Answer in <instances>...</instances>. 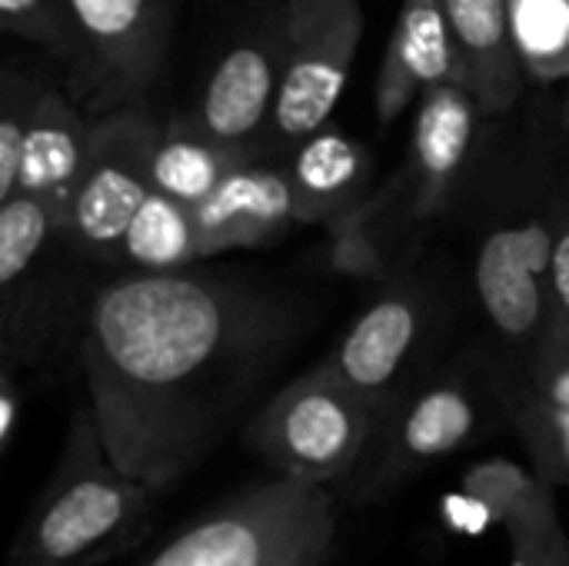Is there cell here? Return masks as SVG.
Returning <instances> with one entry per match:
<instances>
[{
    "instance_id": "3957f363",
    "label": "cell",
    "mask_w": 569,
    "mask_h": 566,
    "mask_svg": "<svg viewBox=\"0 0 569 566\" xmlns=\"http://www.w3.org/2000/svg\"><path fill=\"white\" fill-rule=\"evenodd\" d=\"M569 190L563 177L527 173L523 190L500 193L477 240L473 287L493 334L497 370L520 367L550 327V264Z\"/></svg>"
},
{
    "instance_id": "5bb4252c",
    "label": "cell",
    "mask_w": 569,
    "mask_h": 566,
    "mask_svg": "<svg viewBox=\"0 0 569 566\" xmlns=\"http://www.w3.org/2000/svg\"><path fill=\"white\" fill-rule=\"evenodd\" d=\"M90 137L93 117L80 107V100L63 87V80H43L23 130L13 187L7 197L23 193L40 200L63 227L90 153Z\"/></svg>"
},
{
    "instance_id": "9a60e30c",
    "label": "cell",
    "mask_w": 569,
    "mask_h": 566,
    "mask_svg": "<svg viewBox=\"0 0 569 566\" xmlns=\"http://www.w3.org/2000/svg\"><path fill=\"white\" fill-rule=\"evenodd\" d=\"M197 227L203 260L230 250L270 247L290 227H300L287 163L280 167L267 157L240 160L197 207Z\"/></svg>"
},
{
    "instance_id": "9c48e42d",
    "label": "cell",
    "mask_w": 569,
    "mask_h": 566,
    "mask_svg": "<svg viewBox=\"0 0 569 566\" xmlns=\"http://www.w3.org/2000/svg\"><path fill=\"white\" fill-rule=\"evenodd\" d=\"M280 13V90L267 153L293 150L330 123L367 30L360 0H283Z\"/></svg>"
},
{
    "instance_id": "4fadbf2b",
    "label": "cell",
    "mask_w": 569,
    "mask_h": 566,
    "mask_svg": "<svg viewBox=\"0 0 569 566\" xmlns=\"http://www.w3.org/2000/svg\"><path fill=\"white\" fill-rule=\"evenodd\" d=\"M280 7L237 37L203 80L197 123L240 157H267L280 90Z\"/></svg>"
},
{
    "instance_id": "7a4b0ae2",
    "label": "cell",
    "mask_w": 569,
    "mask_h": 566,
    "mask_svg": "<svg viewBox=\"0 0 569 566\" xmlns=\"http://www.w3.org/2000/svg\"><path fill=\"white\" fill-rule=\"evenodd\" d=\"M153 504L157 494L117 467L90 404H80L7 566H100L147 530Z\"/></svg>"
},
{
    "instance_id": "4316f807",
    "label": "cell",
    "mask_w": 569,
    "mask_h": 566,
    "mask_svg": "<svg viewBox=\"0 0 569 566\" xmlns=\"http://www.w3.org/2000/svg\"><path fill=\"white\" fill-rule=\"evenodd\" d=\"M20 420V384H17V367L3 364L0 374V450H10L13 434Z\"/></svg>"
},
{
    "instance_id": "8992f818",
    "label": "cell",
    "mask_w": 569,
    "mask_h": 566,
    "mask_svg": "<svg viewBox=\"0 0 569 566\" xmlns=\"http://www.w3.org/2000/svg\"><path fill=\"white\" fill-rule=\"evenodd\" d=\"M377 427V410L320 360L243 424V447L273 477L340 487L363 464Z\"/></svg>"
},
{
    "instance_id": "603a6c76",
    "label": "cell",
    "mask_w": 569,
    "mask_h": 566,
    "mask_svg": "<svg viewBox=\"0 0 569 566\" xmlns=\"http://www.w3.org/2000/svg\"><path fill=\"white\" fill-rule=\"evenodd\" d=\"M507 424L523 440L533 470L553 487H569V410L537 400L523 390L500 387Z\"/></svg>"
},
{
    "instance_id": "d4e9b609",
    "label": "cell",
    "mask_w": 569,
    "mask_h": 566,
    "mask_svg": "<svg viewBox=\"0 0 569 566\" xmlns=\"http://www.w3.org/2000/svg\"><path fill=\"white\" fill-rule=\"evenodd\" d=\"M510 537V566H569V534L563 530L557 497L527 510L503 527Z\"/></svg>"
},
{
    "instance_id": "ba28073f",
    "label": "cell",
    "mask_w": 569,
    "mask_h": 566,
    "mask_svg": "<svg viewBox=\"0 0 569 566\" xmlns=\"http://www.w3.org/2000/svg\"><path fill=\"white\" fill-rule=\"evenodd\" d=\"M73 247L60 220L33 197L0 200V354L3 364L37 367L70 327L73 284L63 254ZM83 317V314H77Z\"/></svg>"
},
{
    "instance_id": "e0dca14e",
    "label": "cell",
    "mask_w": 569,
    "mask_h": 566,
    "mask_svg": "<svg viewBox=\"0 0 569 566\" xmlns=\"http://www.w3.org/2000/svg\"><path fill=\"white\" fill-rule=\"evenodd\" d=\"M287 173L297 193L300 224L330 227L377 190V160L370 147L333 123L320 127L290 150Z\"/></svg>"
},
{
    "instance_id": "ffe728a7",
    "label": "cell",
    "mask_w": 569,
    "mask_h": 566,
    "mask_svg": "<svg viewBox=\"0 0 569 566\" xmlns=\"http://www.w3.org/2000/svg\"><path fill=\"white\" fill-rule=\"evenodd\" d=\"M200 260L197 210L150 190L123 234L120 267L133 274H177L197 267Z\"/></svg>"
},
{
    "instance_id": "cb8c5ba5",
    "label": "cell",
    "mask_w": 569,
    "mask_h": 566,
    "mask_svg": "<svg viewBox=\"0 0 569 566\" xmlns=\"http://www.w3.org/2000/svg\"><path fill=\"white\" fill-rule=\"evenodd\" d=\"M0 23L10 37H20L43 50L67 83L80 67V40L60 0H0Z\"/></svg>"
},
{
    "instance_id": "30bf717a",
    "label": "cell",
    "mask_w": 569,
    "mask_h": 566,
    "mask_svg": "<svg viewBox=\"0 0 569 566\" xmlns=\"http://www.w3.org/2000/svg\"><path fill=\"white\" fill-rule=\"evenodd\" d=\"M77 40L80 67L63 83L90 117L147 100L157 87L180 0H60Z\"/></svg>"
},
{
    "instance_id": "83f0119b",
    "label": "cell",
    "mask_w": 569,
    "mask_h": 566,
    "mask_svg": "<svg viewBox=\"0 0 569 566\" xmlns=\"http://www.w3.org/2000/svg\"><path fill=\"white\" fill-rule=\"evenodd\" d=\"M563 163L569 170V83H567V100H563Z\"/></svg>"
},
{
    "instance_id": "277c9868",
    "label": "cell",
    "mask_w": 569,
    "mask_h": 566,
    "mask_svg": "<svg viewBox=\"0 0 569 566\" xmlns=\"http://www.w3.org/2000/svg\"><path fill=\"white\" fill-rule=\"evenodd\" d=\"M503 414L493 354H470L423 374L380 420L357 474L337 490L353 504H377L403 490L433 464L477 444Z\"/></svg>"
},
{
    "instance_id": "52a82bcc",
    "label": "cell",
    "mask_w": 569,
    "mask_h": 566,
    "mask_svg": "<svg viewBox=\"0 0 569 566\" xmlns=\"http://www.w3.org/2000/svg\"><path fill=\"white\" fill-rule=\"evenodd\" d=\"M483 117L477 97L460 80L440 83L420 97L403 167L367 197V214L393 260L437 224L460 193L477 157Z\"/></svg>"
},
{
    "instance_id": "d6986e66",
    "label": "cell",
    "mask_w": 569,
    "mask_h": 566,
    "mask_svg": "<svg viewBox=\"0 0 569 566\" xmlns=\"http://www.w3.org/2000/svg\"><path fill=\"white\" fill-rule=\"evenodd\" d=\"M240 160L247 157L233 153L227 143L207 133L193 113L173 117L160 123L150 150V190L197 210Z\"/></svg>"
},
{
    "instance_id": "5b68a950",
    "label": "cell",
    "mask_w": 569,
    "mask_h": 566,
    "mask_svg": "<svg viewBox=\"0 0 569 566\" xmlns=\"http://www.w3.org/2000/svg\"><path fill=\"white\" fill-rule=\"evenodd\" d=\"M333 537V487L270 477L217 504L143 566H320Z\"/></svg>"
},
{
    "instance_id": "7402d4cb",
    "label": "cell",
    "mask_w": 569,
    "mask_h": 566,
    "mask_svg": "<svg viewBox=\"0 0 569 566\" xmlns=\"http://www.w3.org/2000/svg\"><path fill=\"white\" fill-rule=\"evenodd\" d=\"M467 504L487 517V524H513L527 510L547 504L557 497V487L540 477L537 470L530 474L527 467L507 460V457H490L473 464L463 474V490Z\"/></svg>"
},
{
    "instance_id": "8fae6325",
    "label": "cell",
    "mask_w": 569,
    "mask_h": 566,
    "mask_svg": "<svg viewBox=\"0 0 569 566\" xmlns=\"http://www.w3.org/2000/svg\"><path fill=\"white\" fill-rule=\"evenodd\" d=\"M160 117L147 100L93 117L90 153L73 190L63 237L80 260L120 264L123 234L150 193V150Z\"/></svg>"
},
{
    "instance_id": "2e32d148",
    "label": "cell",
    "mask_w": 569,
    "mask_h": 566,
    "mask_svg": "<svg viewBox=\"0 0 569 566\" xmlns=\"http://www.w3.org/2000/svg\"><path fill=\"white\" fill-rule=\"evenodd\" d=\"M460 80L453 33L440 0H400L383 63L373 87V110L383 127L397 123L423 93Z\"/></svg>"
},
{
    "instance_id": "ac0fdd59",
    "label": "cell",
    "mask_w": 569,
    "mask_h": 566,
    "mask_svg": "<svg viewBox=\"0 0 569 566\" xmlns=\"http://www.w3.org/2000/svg\"><path fill=\"white\" fill-rule=\"evenodd\" d=\"M457 60L460 83L477 97L487 117L513 110L527 77L513 50L510 0H440Z\"/></svg>"
},
{
    "instance_id": "7c38bea8",
    "label": "cell",
    "mask_w": 569,
    "mask_h": 566,
    "mask_svg": "<svg viewBox=\"0 0 569 566\" xmlns=\"http://www.w3.org/2000/svg\"><path fill=\"white\" fill-rule=\"evenodd\" d=\"M430 294L417 280L390 284L323 357V364L357 390L383 420L400 397L423 377L433 330Z\"/></svg>"
},
{
    "instance_id": "484cf974",
    "label": "cell",
    "mask_w": 569,
    "mask_h": 566,
    "mask_svg": "<svg viewBox=\"0 0 569 566\" xmlns=\"http://www.w3.org/2000/svg\"><path fill=\"white\" fill-rule=\"evenodd\" d=\"M547 334L569 337V190L560 207V227L550 264V327Z\"/></svg>"
},
{
    "instance_id": "6da1fadb",
    "label": "cell",
    "mask_w": 569,
    "mask_h": 566,
    "mask_svg": "<svg viewBox=\"0 0 569 566\" xmlns=\"http://www.w3.org/2000/svg\"><path fill=\"white\" fill-rule=\"evenodd\" d=\"M310 327L297 294L233 274H117L83 307L77 357L117 467L157 497L237 427Z\"/></svg>"
},
{
    "instance_id": "44dd1931",
    "label": "cell",
    "mask_w": 569,
    "mask_h": 566,
    "mask_svg": "<svg viewBox=\"0 0 569 566\" xmlns=\"http://www.w3.org/2000/svg\"><path fill=\"white\" fill-rule=\"evenodd\" d=\"M510 33L530 83H569V0H510Z\"/></svg>"
}]
</instances>
